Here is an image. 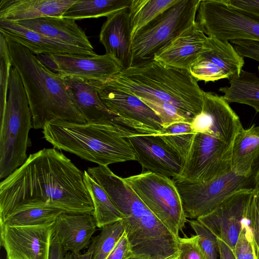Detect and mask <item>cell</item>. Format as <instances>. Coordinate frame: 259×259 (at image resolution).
Instances as JSON below:
<instances>
[{
    "label": "cell",
    "mask_w": 259,
    "mask_h": 259,
    "mask_svg": "<svg viewBox=\"0 0 259 259\" xmlns=\"http://www.w3.org/2000/svg\"><path fill=\"white\" fill-rule=\"evenodd\" d=\"M124 180L147 207L179 238L186 217L174 181L148 171Z\"/></svg>",
    "instance_id": "cell-9"
},
{
    "label": "cell",
    "mask_w": 259,
    "mask_h": 259,
    "mask_svg": "<svg viewBox=\"0 0 259 259\" xmlns=\"http://www.w3.org/2000/svg\"><path fill=\"white\" fill-rule=\"evenodd\" d=\"M229 84L219 89L228 103L245 104L259 112V76L242 70L239 75L229 79Z\"/></svg>",
    "instance_id": "cell-27"
},
{
    "label": "cell",
    "mask_w": 259,
    "mask_h": 259,
    "mask_svg": "<svg viewBox=\"0 0 259 259\" xmlns=\"http://www.w3.org/2000/svg\"><path fill=\"white\" fill-rule=\"evenodd\" d=\"M191 126L195 133L212 136L231 145L243 128L239 116L223 96L210 92H204L201 111L193 118Z\"/></svg>",
    "instance_id": "cell-17"
},
{
    "label": "cell",
    "mask_w": 259,
    "mask_h": 259,
    "mask_svg": "<svg viewBox=\"0 0 259 259\" xmlns=\"http://www.w3.org/2000/svg\"><path fill=\"white\" fill-rule=\"evenodd\" d=\"M127 259H144L143 258H142V257H138V256H131Z\"/></svg>",
    "instance_id": "cell-49"
},
{
    "label": "cell",
    "mask_w": 259,
    "mask_h": 259,
    "mask_svg": "<svg viewBox=\"0 0 259 259\" xmlns=\"http://www.w3.org/2000/svg\"><path fill=\"white\" fill-rule=\"evenodd\" d=\"M248 220L254 243L259 250V195L255 191L248 214Z\"/></svg>",
    "instance_id": "cell-40"
},
{
    "label": "cell",
    "mask_w": 259,
    "mask_h": 259,
    "mask_svg": "<svg viewBox=\"0 0 259 259\" xmlns=\"http://www.w3.org/2000/svg\"><path fill=\"white\" fill-rule=\"evenodd\" d=\"M97 227L93 213L63 212L55 222L53 234L65 252L80 253L89 247Z\"/></svg>",
    "instance_id": "cell-21"
},
{
    "label": "cell",
    "mask_w": 259,
    "mask_h": 259,
    "mask_svg": "<svg viewBox=\"0 0 259 259\" xmlns=\"http://www.w3.org/2000/svg\"><path fill=\"white\" fill-rule=\"evenodd\" d=\"M103 82L139 98L169 103L193 118L202 110L204 92L189 70L153 59L122 69Z\"/></svg>",
    "instance_id": "cell-3"
},
{
    "label": "cell",
    "mask_w": 259,
    "mask_h": 259,
    "mask_svg": "<svg viewBox=\"0 0 259 259\" xmlns=\"http://www.w3.org/2000/svg\"><path fill=\"white\" fill-rule=\"evenodd\" d=\"M178 247V259H207L199 244L196 235L190 237H179Z\"/></svg>",
    "instance_id": "cell-38"
},
{
    "label": "cell",
    "mask_w": 259,
    "mask_h": 259,
    "mask_svg": "<svg viewBox=\"0 0 259 259\" xmlns=\"http://www.w3.org/2000/svg\"><path fill=\"white\" fill-rule=\"evenodd\" d=\"M255 191H256L257 194L259 195V172L257 175V178H256Z\"/></svg>",
    "instance_id": "cell-46"
},
{
    "label": "cell",
    "mask_w": 259,
    "mask_h": 259,
    "mask_svg": "<svg viewBox=\"0 0 259 259\" xmlns=\"http://www.w3.org/2000/svg\"><path fill=\"white\" fill-rule=\"evenodd\" d=\"M254 195L253 189L237 191L197 220L233 250L247 219Z\"/></svg>",
    "instance_id": "cell-13"
},
{
    "label": "cell",
    "mask_w": 259,
    "mask_h": 259,
    "mask_svg": "<svg viewBox=\"0 0 259 259\" xmlns=\"http://www.w3.org/2000/svg\"><path fill=\"white\" fill-rule=\"evenodd\" d=\"M0 32L29 50L34 54H67L95 56L94 51L67 44L24 27L15 22L0 20Z\"/></svg>",
    "instance_id": "cell-19"
},
{
    "label": "cell",
    "mask_w": 259,
    "mask_h": 259,
    "mask_svg": "<svg viewBox=\"0 0 259 259\" xmlns=\"http://www.w3.org/2000/svg\"><path fill=\"white\" fill-rule=\"evenodd\" d=\"M32 115L25 89L17 69L12 67L8 95L1 114L0 179H5L27 160Z\"/></svg>",
    "instance_id": "cell-6"
},
{
    "label": "cell",
    "mask_w": 259,
    "mask_h": 259,
    "mask_svg": "<svg viewBox=\"0 0 259 259\" xmlns=\"http://www.w3.org/2000/svg\"><path fill=\"white\" fill-rule=\"evenodd\" d=\"M257 69H258V73H259V66L257 67Z\"/></svg>",
    "instance_id": "cell-51"
},
{
    "label": "cell",
    "mask_w": 259,
    "mask_h": 259,
    "mask_svg": "<svg viewBox=\"0 0 259 259\" xmlns=\"http://www.w3.org/2000/svg\"><path fill=\"white\" fill-rule=\"evenodd\" d=\"M62 210L44 203L29 202L17 207L3 224L11 226H35L54 223Z\"/></svg>",
    "instance_id": "cell-28"
},
{
    "label": "cell",
    "mask_w": 259,
    "mask_h": 259,
    "mask_svg": "<svg viewBox=\"0 0 259 259\" xmlns=\"http://www.w3.org/2000/svg\"><path fill=\"white\" fill-rule=\"evenodd\" d=\"M50 67L63 76H72L105 82L118 74L122 68L108 54L82 56L67 54H47Z\"/></svg>",
    "instance_id": "cell-18"
},
{
    "label": "cell",
    "mask_w": 259,
    "mask_h": 259,
    "mask_svg": "<svg viewBox=\"0 0 259 259\" xmlns=\"http://www.w3.org/2000/svg\"><path fill=\"white\" fill-rule=\"evenodd\" d=\"M99 235L92 240L93 259H106L124 232L123 221L104 226Z\"/></svg>",
    "instance_id": "cell-33"
},
{
    "label": "cell",
    "mask_w": 259,
    "mask_h": 259,
    "mask_svg": "<svg viewBox=\"0 0 259 259\" xmlns=\"http://www.w3.org/2000/svg\"><path fill=\"white\" fill-rule=\"evenodd\" d=\"M207 38L196 21L156 53L153 59L168 66L188 70L198 59Z\"/></svg>",
    "instance_id": "cell-20"
},
{
    "label": "cell",
    "mask_w": 259,
    "mask_h": 259,
    "mask_svg": "<svg viewBox=\"0 0 259 259\" xmlns=\"http://www.w3.org/2000/svg\"><path fill=\"white\" fill-rule=\"evenodd\" d=\"M106 53L113 57L122 69L131 66V35L128 8L107 17L99 35Z\"/></svg>",
    "instance_id": "cell-22"
},
{
    "label": "cell",
    "mask_w": 259,
    "mask_h": 259,
    "mask_svg": "<svg viewBox=\"0 0 259 259\" xmlns=\"http://www.w3.org/2000/svg\"><path fill=\"white\" fill-rule=\"evenodd\" d=\"M160 119L163 129L177 122H191L193 117L174 105L167 102L155 100L140 98Z\"/></svg>",
    "instance_id": "cell-34"
},
{
    "label": "cell",
    "mask_w": 259,
    "mask_h": 259,
    "mask_svg": "<svg viewBox=\"0 0 259 259\" xmlns=\"http://www.w3.org/2000/svg\"><path fill=\"white\" fill-rule=\"evenodd\" d=\"M259 162L247 176L232 169L208 181L191 183L172 180L180 194L186 218L197 219L211 211L227 198L241 190H255Z\"/></svg>",
    "instance_id": "cell-8"
},
{
    "label": "cell",
    "mask_w": 259,
    "mask_h": 259,
    "mask_svg": "<svg viewBox=\"0 0 259 259\" xmlns=\"http://www.w3.org/2000/svg\"><path fill=\"white\" fill-rule=\"evenodd\" d=\"M93 244L91 242L87 251L81 254L80 253H72V259H93Z\"/></svg>",
    "instance_id": "cell-45"
},
{
    "label": "cell",
    "mask_w": 259,
    "mask_h": 259,
    "mask_svg": "<svg viewBox=\"0 0 259 259\" xmlns=\"http://www.w3.org/2000/svg\"><path fill=\"white\" fill-rule=\"evenodd\" d=\"M84 181L94 206L93 215L98 228L124 219L104 189L87 171H84Z\"/></svg>",
    "instance_id": "cell-29"
},
{
    "label": "cell",
    "mask_w": 259,
    "mask_h": 259,
    "mask_svg": "<svg viewBox=\"0 0 259 259\" xmlns=\"http://www.w3.org/2000/svg\"><path fill=\"white\" fill-rule=\"evenodd\" d=\"M248 219L243 225L238 239L233 250L236 259H258L256 246L249 227Z\"/></svg>",
    "instance_id": "cell-37"
},
{
    "label": "cell",
    "mask_w": 259,
    "mask_h": 259,
    "mask_svg": "<svg viewBox=\"0 0 259 259\" xmlns=\"http://www.w3.org/2000/svg\"><path fill=\"white\" fill-rule=\"evenodd\" d=\"M77 0H1L0 20L18 22L52 16L62 17Z\"/></svg>",
    "instance_id": "cell-24"
},
{
    "label": "cell",
    "mask_w": 259,
    "mask_h": 259,
    "mask_svg": "<svg viewBox=\"0 0 259 259\" xmlns=\"http://www.w3.org/2000/svg\"><path fill=\"white\" fill-rule=\"evenodd\" d=\"M133 256L132 249L124 231L106 259H127Z\"/></svg>",
    "instance_id": "cell-41"
},
{
    "label": "cell",
    "mask_w": 259,
    "mask_h": 259,
    "mask_svg": "<svg viewBox=\"0 0 259 259\" xmlns=\"http://www.w3.org/2000/svg\"><path fill=\"white\" fill-rule=\"evenodd\" d=\"M126 138L137 160L147 171L172 179L180 176L183 160L160 135H142L133 130Z\"/></svg>",
    "instance_id": "cell-16"
},
{
    "label": "cell",
    "mask_w": 259,
    "mask_h": 259,
    "mask_svg": "<svg viewBox=\"0 0 259 259\" xmlns=\"http://www.w3.org/2000/svg\"><path fill=\"white\" fill-rule=\"evenodd\" d=\"M220 259H222V258L221 256H220Z\"/></svg>",
    "instance_id": "cell-52"
},
{
    "label": "cell",
    "mask_w": 259,
    "mask_h": 259,
    "mask_svg": "<svg viewBox=\"0 0 259 259\" xmlns=\"http://www.w3.org/2000/svg\"><path fill=\"white\" fill-rule=\"evenodd\" d=\"M244 64V58L229 41L207 36L198 59L188 70L197 81L213 82L239 75Z\"/></svg>",
    "instance_id": "cell-14"
},
{
    "label": "cell",
    "mask_w": 259,
    "mask_h": 259,
    "mask_svg": "<svg viewBox=\"0 0 259 259\" xmlns=\"http://www.w3.org/2000/svg\"><path fill=\"white\" fill-rule=\"evenodd\" d=\"M132 131L113 120L78 123L58 120L47 123L42 133L54 148L108 166L137 160L126 138Z\"/></svg>",
    "instance_id": "cell-4"
},
{
    "label": "cell",
    "mask_w": 259,
    "mask_h": 259,
    "mask_svg": "<svg viewBox=\"0 0 259 259\" xmlns=\"http://www.w3.org/2000/svg\"><path fill=\"white\" fill-rule=\"evenodd\" d=\"M107 193L124 217V231L134 256L144 259H165L179 253L178 238L124 180L113 184Z\"/></svg>",
    "instance_id": "cell-5"
},
{
    "label": "cell",
    "mask_w": 259,
    "mask_h": 259,
    "mask_svg": "<svg viewBox=\"0 0 259 259\" xmlns=\"http://www.w3.org/2000/svg\"><path fill=\"white\" fill-rule=\"evenodd\" d=\"M69 95L87 122L114 120L101 101L97 91V81L64 76Z\"/></svg>",
    "instance_id": "cell-23"
},
{
    "label": "cell",
    "mask_w": 259,
    "mask_h": 259,
    "mask_svg": "<svg viewBox=\"0 0 259 259\" xmlns=\"http://www.w3.org/2000/svg\"><path fill=\"white\" fill-rule=\"evenodd\" d=\"M259 162V125L242 128L232 144V171L242 176L252 172Z\"/></svg>",
    "instance_id": "cell-26"
},
{
    "label": "cell",
    "mask_w": 259,
    "mask_h": 259,
    "mask_svg": "<svg viewBox=\"0 0 259 259\" xmlns=\"http://www.w3.org/2000/svg\"><path fill=\"white\" fill-rule=\"evenodd\" d=\"M178 0H132L128 8L131 39L137 32Z\"/></svg>",
    "instance_id": "cell-31"
},
{
    "label": "cell",
    "mask_w": 259,
    "mask_h": 259,
    "mask_svg": "<svg viewBox=\"0 0 259 259\" xmlns=\"http://www.w3.org/2000/svg\"><path fill=\"white\" fill-rule=\"evenodd\" d=\"M99 97L115 122L142 135H161L163 128L156 113L136 95L104 82H97Z\"/></svg>",
    "instance_id": "cell-12"
},
{
    "label": "cell",
    "mask_w": 259,
    "mask_h": 259,
    "mask_svg": "<svg viewBox=\"0 0 259 259\" xmlns=\"http://www.w3.org/2000/svg\"><path fill=\"white\" fill-rule=\"evenodd\" d=\"M233 6L259 16V0H229Z\"/></svg>",
    "instance_id": "cell-42"
},
{
    "label": "cell",
    "mask_w": 259,
    "mask_h": 259,
    "mask_svg": "<svg viewBox=\"0 0 259 259\" xmlns=\"http://www.w3.org/2000/svg\"><path fill=\"white\" fill-rule=\"evenodd\" d=\"M6 38L12 65L25 89L33 127L43 129L47 123L58 120L87 122L68 94L64 76L51 70L26 48Z\"/></svg>",
    "instance_id": "cell-2"
},
{
    "label": "cell",
    "mask_w": 259,
    "mask_h": 259,
    "mask_svg": "<svg viewBox=\"0 0 259 259\" xmlns=\"http://www.w3.org/2000/svg\"><path fill=\"white\" fill-rule=\"evenodd\" d=\"M232 145L212 136L195 133L177 179L191 183L210 180L231 169Z\"/></svg>",
    "instance_id": "cell-11"
},
{
    "label": "cell",
    "mask_w": 259,
    "mask_h": 259,
    "mask_svg": "<svg viewBox=\"0 0 259 259\" xmlns=\"http://www.w3.org/2000/svg\"><path fill=\"white\" fill-rule=\"evenodd\" d=\"M179 256V253L175 254L165 259H178Z\"/></svg>",
    "instance_id": "cell-48"
},
{
    "label": "cell",
    "mask_w": 259,
    "mask_h": 259,
    "mask_svg": "<svg viewBox=\"0 0 259 259\" xmlns=\"http://www.w3.org/2000/svg\"><path fill=\"white\" fill-rule=\"evenodd\" d=\"M194 134L191 122H177L163 129L160 135L180 155L184 161Z\"/></svg>",
    "instance_id": "cell-32"
},
{
    "label": "cell",
    "mask_w": 259,
    "mask_h": 259,
    "mask_svg": "<svg viewBox=\"0 0 259 259\" xmlns=\"http://www.w3.org/2000/svg\"><path fill=\"white\" fill-rule=\"evenodd\" d=\"M196 21L206 36L223 41H259V16L229 0H201Z\"/></svg>",
    "instance_id": "cell-10"
},
{
    "label": "cell",
    "mask_w": 259,
    "mask_h": 259,
    "mask_svg": "<svg viewBox=\"0 0 259 259\" xmlns=\"http://www.w3.org/2000/svg\"><path fill=\"white\" fill-rule=\"evenodd\" d=\"M66 253L58 239L53 234L49 259H64Z\"/></svg>",
    "instance_id": "cell-43"
},
{
    "label": "cell",
    "mask_w": 259,
    "mask_h": 259,
    "mask_svg": "<svg viewBox=\"0 0 259 259\" xmlns=\"http://www.w3.org/2000/svg\"><path fill=\"white\" fill-rule=\"evenodd\" d=\"M0 73H1V114L6 107L8 91L11 69L12 67L7 39L0 32Z\"/></svg>",
    "instance_id": "cell-35"
},
{
    "label": "cell",
    "mask_w": 259,
    "mask_h": 259,
    "mask_svg": "<svg viewBox=\"0 0 259 259\" xmlns=\"http://www.w3.org/2000/svg\"><path fill=\"white\" fill-rule=\"evenodd\" d=\"M15 22L67 44L94 51L85 32L74 20L48 16Z\"/></svg>",
    "instance_id": "cell-25"
},
{
    "label": "cell",
    "mask_w": 259,
    "mask_h": 259,
    "mask_svg": "<svg viewBox=\"0 0 259 259\" xmlns=\"http://www.w3.org/2000/svg\"><path fill=\"white\" fill-rule=\"evenodd\" d=\"M201 0H178L136 34L131 42V66L154 54L196 22Z\"/></svg>",
    "instance_id": "cell-7"
},
{
    "label": "cell",
    "mask_w": 259,
    "mask_h": 259,
    "mask_svg": "<svg viewBox=\"0 0 259 259\" xmlns=\"http://www.w3.org/2000/svg\"><path fill=\"white\" fill-rule=\"evenodd\" d=\"M72 253L71 252H67L65 253L64 259H72Z\"/></svg>",
    "instance_id": "cell-47"
},
{
    "label": "cell",
    "mask_w": 259,
    "mask_h": 259,
    "mask_svg": "<svg viewBox=\"0 0 259 259\" xmlns=\"http://www.w3.org/2000/svg\"><path fill=\"white\" fill-rule=\"evenodd\" d=\"M131 2L132 0H77L62 17L74 20L107 17L119 11L129 8Z\"/></svg>",
    "instance_id": "cell-30"
},
{
    "label": "cell",
    "mask_w": 259,
    "mask_h": 259,
    "mask_svg": "<svg viewBox=\"0 0 259 259\" xmlns=\"http://www.w3.org/2000/svg\"><path fill=\"white\" fill-rule=\"evenodd\" d=\"M44 203L71 213H93L84 172L57 149L44 148L0 183V224L18 206Z\"/></svg>",
    "instance_id": "cell-1"
},
{
    "label": "cell",
    "mask_w": 259,
    "mask_h": 259,
    "mask_svg": "<svg viewBox=\"0 0 259 259\" xmlns=\"http://www.w3.org/2000/svg\"><path fill=\"white\" fill-rule=\"evenodd\" d=\"M231 43L242 57L252 59L259 63V41L234 40Z\"/></svg>",
    "instance_id": "cell-39"
},
{
    "label": "cell",
    "mask_w": 259,
    "mask_h": 259,
    "mask_svg": "<svg viewBox=\"0 0 259 259\" xmlns=\"http://www.w3.org/2000/svg\"><path fill=\"white\" fill-rule=\"evenodd\" d=\"M188 223L198 237L199 244L207 259H218V239L204 225L197 219H191Z\"/></svg>",
    "instance_id": "cell-36"
},
{
    "label": "cell",
    "mask_w": 259,
    "mask_h": 259,
    "mask_svg": "<svg viewBox=\"0 0 259 259\" xmlns=\"http://www.w3.org/2000/svg\"><path fill=\"white\" fill-rule=\"evenodd\" d=\"M219 254L222 259H236L233 250L223 241L218 239Z\"/></svg>",
    "instance_id": "cell-44"
},
{
    "label": "cell",
    "mask_w": 259,
    "mask_h": 259,
    "mask_svg": "<svg viewBox=\"0 0 259 259\" xmlns=\"http://www.w3.org/2000/svg\"><path fill=\"white\" fill-rule=\"evenodd\" d=\"M257 256H258V258L259 259V250H257Z\"/></svg>",
    "instance_id": "cell-50"
},
{
    "label": "cell",
    "mask_w": 259,
    "mask_h": 259,
    "mask_svg": "<svg viewBox=\"0 0 259 259\" xmlns=\"http://www.w3.org/2000/svg\"><path fill=\"white\" fill-rule=\"evenodd\" d=\"M55 222L35 226L0 225L1 245L6 250V259H49Z\"/></svg>",
    "instance_id": "cell-15"
}]
</instances>
